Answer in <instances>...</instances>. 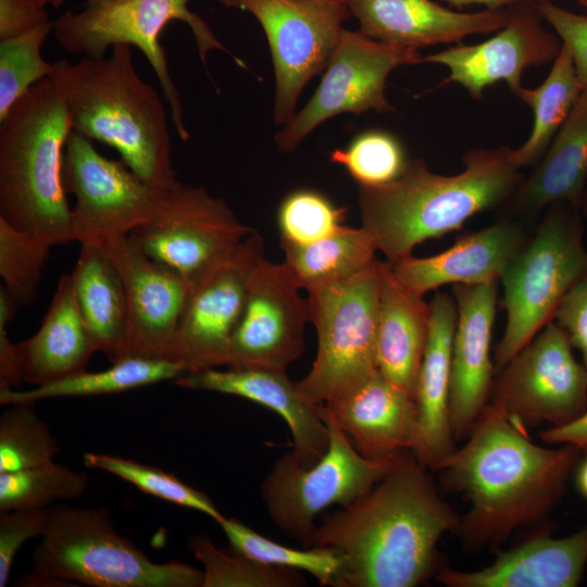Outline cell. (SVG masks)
I'll use <instances>...</instances> for the list:
<instances>
[{
    "label": "cell",
    "mask_w": 587,
    "mask_h": 587,
    "mask_svg": "<svg viewBox=\"0 0 587 587\" xmlns=\"http://www.w3.org/2000/svg\"><path fill=\"white\" fill-rule=\"evenodd\" d=\"M459 516L411 450L353 503L324 519L303 542L342 558L336 587H415L437 570L440 538Z\"/></svg>",
    "instance_id": "obj_1"
},
{
    "label": "cell",
    "mask_w": 587,
    "mask_h": 587,
    "mask_svg": "<svg viewBox=\"0 0 587 587\" xmlns=\"http://www.w3.org/2000/svg\"><path fill=\"white\" fill-rule=\"evenodd\" d=\"M582 450L536 445L521 424L487 403L467 442L438 471L444 486L470 502L454 530L467 547L483 548L542 520L561 498Z\"/></svg>",
    "instance_id": "obj_2"
},
{
    "label": "cell",
    "mask_w": 587,
    "mask_h": 587,
    "mask_svg": "<svg viewBox=\"0 0 587 587\" xmlns=\"http://www.w3.org/2000/svg\"><path fill=\"white\" fill-rule=\"evenodd\" d=\"M510 154L508 147L469 150L464 170L455 175L409 160L397 179L360 186L362 227L388 262L409 257L419 243L460 229L472 216L508 201L524 178Z\"/></svg>",
    "instance_id": "obj_3"
},
{
    "label": "cell",
    "mask_w": 587,
    "mask_h": 587,
    "mask_svg": "<svg viewBox=\"0 0 587 587\" xmlns=\"http://www.w3.org/2000/svg\"><path fill=\"white\" fill-rule=\"evenodd\" d=\"M73 132L114 148L122 161L157 188L177 180L168 115L157 90L137 73L130 46L112 47L109 58L54 62Z\"/></svg>",
    "instance_id": "obj_4"
},
{
    "label": "cell",
    "mask_w": 587,
    "mask_h": 587,
    "mask_svg": "<svg viewBox=\"0 0 587 587\" xmlns=\"http://www.w3.org/2000/svg\"><path fill=\"white\" fill-rule=\"evenodd\" d=\"M73 133L54 73L35 85L0 121V218L52 246L73 241L63 160Z\"/></svg>",
    "instance_id": "obj_5"
},
{
    "label": "cell",
    "mask_w": 587,
    "mask_h": 587,
    "mask_svg": "<svg viewBox=\"0 0 587 587\" xmlns=\"http://www.w3.org/2000/svg\"><path fill=\"white\" fill-rule=\"evenodd\" d=\"M25 585L202 587L203 571L178 561L152 562L114 528L104 508H50Z\"/></svg>",
    "instance_id": "obj_6"
},
{
    "label": "cell",
    "mask_w": 587,
    "mask_h": 587,
    "mask_svg": "<svg viewBox=\"0 0 587 587\" xmlns=\"http://www.w3.org/2000/svg\"><path fill=\"white\" fill-rule=\"evenodd\" d=\"M191 1L86 0L80 10L65 12L54 20L52 34L63 50L82 57L103 58L108 48L118 43L138 48L153 68L178 137L187 141L190 135L184 122L180 95L160 42L166 25L180 21L189 26L205 68L208 53L212 50L227 53L237 65L246 68L245 63L218 40L209 24L189 9ZM216 1L234 8L232 0Z\"/></svg>",
    "instance_id": "obj_7"
},
{
    "label": "cell",
    "mask_w": 587,
    "mask_h": 587,
    "mask_svg": "<svg viewBox=\"0 0 587 587\" xmlns=\"http://www.w3.org/2000/svg\"><path fill=\"white\" fill-rule=\"evenodd\" d=\"M546 210L534 236L499 279L507 325L495 350L497 369L507 365L553 321L567 291L587 276L580 210L564 201Z\"/></svg>",
    "instance_id": "obj_8"
},
{
    "label": "cell",
    "mask_w": 587,
    "mask_h": 587,
    "mask_svg": "<svg viewBox=\"0 0 587 587\" xmlns=\"http://www.w3.org/2000/svg\"><path fill=\"white\" fill-rule=\"evenodd\" d=\"M307 292L317 352L312 369L296 387L304 400L320 404L378 371L377 260L353 277Z\"/></svg>",
    "instance_id": "obj_9"
},
{
    "label": "cell",
    "mask_w": 587,
    "mask_h": 587,
    "mask_svg": "<svg viewBox=\"0 0 587 587\" xmlns=\"http://www.w3.org/2000/svg\"><path fill=\"white\" fill-rule=\"evenodd\" d=\"M320 412L329 433L325 454L303 466L295 450L283 455L262 485V498L273 523L280 532L302 542L315 528L314 519L325 508H342L369 492L388 472L395 458L370 460L326 413Z\"/></svg>",
    "instance_id": "obj_10"
},
{
    "label": "cell",
    "mask_w": 587,
    "mask_h": 587,
    "mask_svg": "<svg viewBox=\"0 0 587 587\" xmlns=\"http://www.w3.org/2000/svg\"><path fill=\"white\" fill-rule=\"evenodd\" d=\"M253 230L224 199L177 179L164 189L155 214L128 236L193 285L232 257Z\"/></svg>",
    "instance_id": "obj_11"
},
{
    "label": "cell",
    "mask_w": 587,
    "mask_h": 587,
    "mask_svg": "<svg viewBox=\"0 0 587 587\" xmlns=\"http://www.w3.org/2000/svg\"><path fill=\"white\" fill-rule=\"evenodd\" d=\"M261 24L275 73L273 117L286 126L304 86L324 71L351 16L348 4L322 0H232Z\"/></svg>",
    "instance_id": "obj_12"
},
{
    "label": "cell",
    "mask_w": 587,
    "mask_h": 587,
    "mask_svg": "<svg viewBox=\"0 0 587 587\" xmlns=\"http://www.w3.org/2000/svg\"><path fill=\"white\" fill-rule=\"evenodd\" d=\"M63 184L76 200L71 230L79 243L129 235L155 214L165 189L142 180L122 160L102 155L75 132L65 146Z\"/></svg>",
    "instance_id": "obj_13"
},
{
    "label": "cell",
    "mask_w": 587,
    "mask_h": 587,
    "mask_svg": "<svg viewBox=\"0 0 587 587\" xmlns=\"http://www.w3.org/2000/svg\"><path fill=\"white\" fill-rule=\"evenodd\" d=\"M501 370L489 403L522 426H560L587 410V367L576 361L566 333L553 321Z\"/></svg>",
    "instance_id": "obj_14"
},
{
    "label": "cell",
    "mask_w": 587,
    "mask_h": 587,
    "mask_svg": "<svg viewBox=\"0 0 587 587\" xmlns=\"http://www.w3.org/2000/svg\"><path fill=\"white\" fill-rule=\"evenodd\" d=\"M422 58L415 49L344 28L314 95L275 135L278 149L292 151L319 125L335 115L392 111L385 96L389 74L401 65L420 64Z\"/></svg>",
    "instance_id": "obj_15"
},
{
    "label": "cell",
    "mask_w": 587,
    "mask_h": 587,
    "mask_svg": "<svg viewBox=\"0 0 587 587\" xmlns=\"http://www.w3.org/2000/svg\"><path fill=\"white\" fill-rule=\"evenodd\" d=\"M285 263L257 261L228 348L229 369L286 371L304 350L308 301Z\"/></svg>",
    "instance_id": "obj_16"
},
{
    "label": "cell",
    "mask_w": 587,
    "mask_h": 587,
    "mask_svg": "<svg viewBox=\"0 0 587 587\" xmlns=\"http://www.w3.org/2000/svg\"><path fill=\"white\" fill-rule=\"evenodd\" d=\"M263 252V239L253 230L232 257L192 285L168 360L183 364L186 373L227 365L248 282Z\"/></svg>",
    "instance_id": "obj_17"
},
{
    "label": "cell",
    "mask_w": 587,
    "mask_h": 587,
    "mask_svg": "<svg viewBox=\"0 0 587 587\" xmlns=\"http://www.w3.org/2000/svg\"><path fill=\"white\" fill-rule=\"evenodd\" d=\"M97 245L115 263L126 295L127 322L117 361L167 359L191 283L149 257L128 235L111 237Z\"/></svg>",
    "instance_id": "obj_18"
},
{
    "label": "cell",
    "mask_w": 587,
    "mask_h": 587,
    "mask_svg": "<svg viewBox=\"0 0 587 587\" xmlns=\"http://www.w3.org/2000/svg\"><path fill=\"white\" fill-rule=\"evenodd\" d=\"M507 11L505 25L490 39L476 45L458 43L424 55L422 63L445 65L449 76L442 84L455 83L475 100L499 80H504L515 95L522 87L524 70L553 62L562 42L558 35L545 29L538 4L515 3Z\"/></svg>",
    "instance_id": "obj_19"
},
{
    "label": "cell",
    "mask_w": 587,
    "mask_h": 587,
    "mask_svg": "<svg viewBox=\"0 0 587 587\" xmlns=\"http://www.w3.org/2000/svg\"><path fill=\"white\" fill-rule=\"evenodd\" d=\"M499 280L453 285L457 323L452 342L450 426L454 439L469 436L492 387L491 332Z\"/></svg>",
    "instance_id": "obj_20"
},
{
    "label": "cell",
    "mask_w": 587,
    "mask_h": 587,
    "mask_svg": "<svg viewBox=\"0 0 587 587\" xmlns=\"http://www.w3.org/2000/svg\"><path fill=\"white\" fill-rule=\"evenodd\" d=\"M326 413L366 459L392 458L413 450L417 410L408 392L379 371L323 403Z\"/></svg>",
    "instance_id": "obj_21"
},
{
    "label": "cell",
    "mask_w": 587,
    "mask_h": 587,
    "mask_svg": "<svg viewBox=\"0 0 587 587\" xmlns=\"http://www.w3.org/2000/svg\"><path fill=\"white\" fill-rule=\"evenodd\" d=\"M348 7L364 35L415 50L498 32L508 20L507 8L461 13L432 0H350Z\"/></svg>",
    "instance_id": "obj_22"
},
{
    "label": "cell",
    "mask_w": 587,
    "mask_h": 587,
    "mask_svg": "<svg viewBox=\"0 0 587 587\" xmlns=\"http://www.w3.org/2000/svg\"><path fill=\"white\" fill-rule=\"evenodd\" d=\"M173 383L184 389L208 390L246 398L278 413L288 425L295 452L303 466H311L326 452L328 427L320 404L304 400L286 371L265 369H209L185 373Z\"/></svg>",
    "instance_id": "obj_23"
},
{
    "label": "cell",
    "mask_w": 587,
    "mask_h": 587,
    "mask_svg": "<svg viewBox=\"0 0 587 587\" xmlns=\"http://www.w3.org/2000/svg\"><path fill=\"white\" fill-rule=\"evenodd\" d=\"M455 323L454 297L437 292L430 302L429 332L415 385L417 439L412 450L433 471H439L457 450L449 417Z\"/></svg>",
    "instance_id": "obj_24"
},
{
    "label": "cell",
    "mask_w": 587,
    "mask_h": 587,
    "mask_svg": "<svg viewBox=\"0 0 587 587\" xmlns=\"http://www.w3.org/2000/svg\"><path fill=\"white\" fill-rule=\"evenodd\" d=\"M526 242L520 223L504 218L464 235L447 250L426 258L405 257L391 263L397 278L423 296L444 285H476L499 280Z\"/></svg>",
    "instance_id": "obj_25"
},
{
    "label": "cell",
    "mask_w": 587,
    "mask_h": 587,
    "mask_svg": "<svg viewBox=\"0 0 587 587\" xmlns=\"http://www.w3.org/2000/svg\"><path fill=\"white\" fill-rule=\"evenodd\" d=\"M586 563L587 525L562 538L525 540L477 571L439 569L437 578L448 587H575Z\"/></svg>",
    "instance_id": "obj_26"
},
{
    "label": "cell",
    "mask_w": 587,
    "mask_h": 587,
    "mask_svg": "<svg viewBox=\"0 0 587 587\" xmlns=\"http://www.w3.org/2000/svg\"><path fill=\"white\" fill-rule=\"evenodd\" d=\"M377 366L392 384L414 398L421 361L427 342L430 303L407 288L391 263L377 260Z\"/></svg>",
    "instance_id": "obj_27"
},
{
    "label": "cell",
    "mask_w": 587,
    "mask_h": 587,
    "mask_svg": "<svg viewBox=\"0 0 587 587\" xmlns=\"http://www.w3.org/2000/svg\"><path fill=\"white\" fill-rule=\"evenodd\" d=\"M586 185L587 90H583L537 167L503 205L509 218H530L561 201L579 209Z\"/></svg>",
    "instance_id": "obj_28"
},
{
    "label": "cell",
    "mask_w": 587,
    "mask_h": 587,
    "mask_svg": "<svg viewBox=\"0 0 587 587\" xmlns=\"http://www.w3.org/2000/svg\"><path fill=\"white\" fill-rule=\"evenodd\" d=\"M24 382L47 385L86 371L96 352L68 275H62L39 329L16 344Z\"/></svg>",
    "instance_id": "obj_29"
},
{
    "label": "cell",
    "mask_w": 587,
    "mask_h": 587,
    "mask_svg": "<svg viewBox=\"0 0 587 587\" xmlns=\"http://www.w3.org/2000/svg\"><path fill=\"white\" fill-rule=\"evenodd\" d=\"M80 251L70 276L79 314L96 351L117 361L127 322L121 274L97 243H79Z\"/></svg>",
    "instance_id": "obj_30"
},
{
    "label": "cell",
    "mask_w": 587,
    "mask_h": 587,
    "mask_svg": "<svg viewBox=\"0 0 587 587\" xmlns=\"http://www.w3.org/2000/svg\"><path fill=\"white\" fill-rule=\"evenodd\" d=\"M280 247L285 265L305 290L353 277L375 262L377 251L373 237L364 227L345 225L313 242L280 240Z\"/></svg>",
    "instance_id": "obj_31"
},
{
    "label": "cell",
    "mask_w": 587,
    "mask_h": 587,
    "mask_svg": "<svg viewBox=\"0 0 587 587\" xmlns=\"http://www.w3.org/2000/svg\"><path fill=\"white\" fill-rule=\"evenodd\" d=\"M185 373L183 364L168 359L126 358L112 363L107 370L84 371L28 390L2 388L0 403L117 394L164 380L173 382Z\"/></svg>",
    "instance_id": "obj_32"
},
{
    "label": "cell",
    "mask_w": 587,
    "mask_h": 587,
    "mask_svg": "<svg viewBox=\"0 0 587 587\" xmlns=\"http://www.w3.org/2000/svg\"><path fill=\"white\" fill-rule=\"evenodd\" d=\"M583 89L570 51L562 45L545 80L534 89L522 86L515 93L534 114L532 132L511 161L519 168L540 160L563 125Z\"/></svg>",
    "instance_id": "obj_33"
},
{
    "label": "cell",
    "mask_w": 587,
    "mask_h": 587,
    "mask_svg": "<svg viewBox=\"0 0 587 587\" xmlns=\"http://www.w3.org/2000/svg\"><path fill=\"white\" fill-rule=\"evenodd\" d=\"M230 546L237 552L270 566L305 571L322 585L336 586L342 566L340 553L329 547L295 549L258 534L235 519L218 522Z\"/></svg>",
    "instance_id": "obj_34"
},
{
    "label": "cell",
    "mask_w": 587,
    "mask_h": 587,
    "mask_svg": "<svg viewBox=\"0 0 587 587\" xmlns=\"http://www.w3.org/2000/svg\"><path fill=\"white\" fill-rule=\"evenodd\" d=\"M88 482L85 473L53 461L0 473V511L46 509L55 500L76 499Z\"/></svg>",
    "instance_id": "obj_35"
},
{
    "label": "cell",
    "mask_w": 587,
    "mask_h": 587,
    "mask_svg": "<svg viewBox=\"0 0 587 587\" xmlns=\"http://www.w3.org/2000/svg\"><path fill=\"white\" fill-rule=\"evenodd\" d=\"M189 547L204 566L202 587H291L305 582L298 570L265 565L234 549L223 551L203 535L191 538Z\"/></svg>",
    "instance_id": "obj_36"
},
{
    "label": "cell",
    "mask_w": 587,
    "mask_h": 587,
    "mask_svg": "<svg viewBox=\"0 0 587 587\" xmlns=\"http://www.w3.org/2000/svg\"><path fill=\"white\" fill-rule=\"evenodd\" d=\"M32 401L7 404L0 417V473L51 462L59 444Z\"/></svg>",
    "instance_id": "obj_37"
},
{
    "label": "cell",
    "mask_w": 587,
    "mask_h": 587,
    "mask_svg": "<svg viewBox=\"0 0 587 587\" xmlns=\"http://www.w3.org/2000/svg\"><path fill=\"white\" fill-rule=\"evenodd\" d=\"M53 21L22 35L0 40V121L35 85L54 73L41 49Z\"/></svg>",
    "instance_id": "obj_38"
},
{
    "label": "cell",
    "mask_w": 587,
    "mask_h": 587,
    "mask_svg": "<svg viewBox=\"0 0 587 587\" xmlns=\"http://www.w3.org/2000/svg\"><path fill=\"white\" fill-rule=\"evenodd\" d=\"M84 463L87 467L111 473L148 495L200 511L217 523L224 517L205 494L158 467L117 455L92 452L84 454Z\"/></svg>",
    "instance_id": "obj_39"
},
{
    "label": "cell",
    "mask_w": 587,
    "mask_h": 587,
    "mask_svg": "<svg viewBox=\"0 0 587 587\" xmlns=\"http://www.w3.org/2000/svg\"><path fill=\"white\" fill-rule=\"evenodd\" d=\"M52 247L48 240L0 218V276L4 288L21 305L35 300Z\"/></svg>",
    "instance_id": "obj_40"
},
{
    "label": "cell",
    "mask_w": 587,
    "mask_h": 587,
    "mask_svg": "<svg viewBox=\"0 0 587 587\" xmlns=\"http://www.w3.org/2000/svg\"><path fill=\"white\" fill-rule=\"evenodd\" d=\"M330 161L342 165L360 186H379L397 179L409 160L395 135L369 130L347 148L335 149Z\"/></svg>",
    "instance_id": "obj_41"
},
{
    "label": "cell",
    "mask_w": 587,
    "mask_h": 587,
    "mask_svg": "<svg viewBox=\"0 0 587 587\" xmlns=\"http://www.w3.org/2000/svg\"><path fill=\"white\" fill-rule=\"evenodd\" d=\"M346 210L335 207L313 190H298L287 196L278 211L280 240L309 243L334 233L342 224Z\"/></svg>",
    "instance_id": "obj_42"
},
{
    "label": "cell",
    "mask_w": 587,
    "mask_h": 587,
    "mask_svg": "<svg viewBox=\"0 0 587 587\" xmlns=\"http://www.w3.org/2000/svg\"><path fill=\"white\" fill-rule=\"evenodd\" d=\"M50 508L0 511V587L7 585L13 559L30 538L42 536Z\"/></svg>",
    "instance_id": "obj_43"
},
{
    "label": "cell",
    "mask_w": 587,
    "mask_h": 587,
    "mask_svg": "<svg viewBox=\"0 0 587 587\" xmlns=\"http://www.w3.org/2000/svg\"><path fill=\"white\" fill-rule=\"evenodd\" d=\"M538 7L562 45L570 51L582 89L587 90V15L573 13L551 1Z\"/></svg>",
    "instance_id": "obj_44"
},
{
    "label": "cell",
    "mask_w": 587,
    "mask_h": 587,
    "mask_svg": "<svg viewBox=\"0 0 587 587\" xmlns=\"http://www.w3.org/2000/svg\"><path fill=\"white\" fill-rule=\"evenodd\" d=\"M553 322L566 333L572 347L579 350L587 367V276L564 296Z\"/></svg>",
    "instance_id": "obj_45"
},
{
    "label": "cell",
    "mask_w": 587,
    "mask_h": 587,
    "mask_svg": "<svg viewBox=\"0 0 587 587\" xmlns=\"http://www.w3.org/2000/svg\"><path fill=\"white\" fill-rule=\"evenodd\" d=\"M45 0H0V40L51 22Z\"/></svg>",
    "instance_id": "obj_46"
},
{
    "label": "cell",
    "mask_w": 587,
    "mask_h": 587,
    "mask_svg": "<svg viewBox=\"0 0 587 587\" xmlns=\"http://www.w3.org/2000/svg\"><path fill=\"white\" fill-rule=\"evenodd\" d=\"M24 382L16 344L8 336L7 325H0V389H15Z\"/></svg>",
    "instance_id": "obj_47"
},
{
    "label": "cell",
    "mask_w": 587,
    "mask_h": 587,
    "mask_svg": "<svg viewBox=\"0 0 587 587\" xmlns=\"http://www.w3.org/2000/svg\"><path fill=\"white\" fill-rule=\"evenodd\" d=\"M540 438L546 444L573 445L578 448H587V410L574 421L552 426L540 433Z\"/></svg>",
    "instance_id": "obj_48"
},
{
    "label": "cell",
    "mask_w": 587,
    "mask_h": 587,
    "mask_svg": "<svg viewBox=\"0 0 587 587\" xmlns=\"http://www.w3.org/2000/svg\"><path fill=\"white\" fill-rule=\"evenodd\" d=\"M447 3L455 7V8H463L467 5H485L486 9H503L511 4L521 3V2H532L536 4H540L544 2H548L550 0H445Z\"/></svg>",
    "instance_id": "obj_49"
},
{
    "label": "cell",
    "mask_w": 587,
    "mask_h": 587,
    "mask_svg": "<svg viewBox=\"0 0 587 587\" xmlns=\"http://www.w3.org/2000/svg\"><path fill=\"white\" fill-rule=\"evenodd\" d=\"M21 304L10 295L3 285L0 286V325H8Z\"/></svg>",
    "instance_id": "obj_50"
},
{
    "label": "cell",
    "mask_w": 587,
    "mask_h": 587,
    "mask_svg": "<svg viewBox=\"0 0 587 587\" xmlns=\"http://www.w3.org/2000/svg\"><path fill=\"white\" fill-rule=\"evenodd\" d=\"M576 483L582 495L587 498V458L577 469Z\"/></svg>",
    "instance_id": "obj_51"
},
{
    "label": "cell",
    "mask_w": 587,
    "mask_h": 587,
    "mask_svg": "<svg viewBox=\"0 0 587 587\" xmlns=\"http://www.w3.org/2000/svg\"><path fill=\"white\" fill-rule=\"evenodd\" d=\"M579 210L587 217V185L585 187Z\"/></svg>",
    "instance_id": "obj_52"
},
{
    "label": "cell",
    "mask_w": 587,
    "mask_h": 587,
    "mask_svg": "<svg viewBox=\"0 0 587 587\" xmlns=\"http://www.w3.org/2000/svg\"><path fill=\"white\" fill-rule=\"evenodd\" d=\"M47 5H51L52 8H60L65 0H45Z\"/></svg>",
    "instance_id": "obj_53"
},
{
    "label": "cell",
    "mask_w": 587,
    "mask_h": 587,
    "mask_svg": "<svg viewBox=\"0 0 587 587\" xmlns=\"http://www.w3.org/2000/svg\"><path fill=\"white\" fill-rule=\"evenodd\" d=\"M322 1H332V2H339V3L348 4L350 0H322Z\"/></svg>",
    "instance_id": "obj_54"
},
{
    "label": "cell",
    "mask_w": 587,
    "mask_h": 587,
    "mask_svg": "<svg viewBox=\"0 0 587 587\" xmlns=\"http://www.w3.org/2000/svg\"><path fill=\"white\" fill-rule=\"evenodd\" d=\"M576 1L587 10V0H576Z\"/></svg>",
    "instance_id": "obj_55"
}]
</instances>
